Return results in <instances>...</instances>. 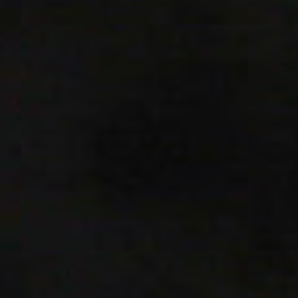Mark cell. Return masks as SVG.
I'll list each match as a JSON object with an SVG mask.
<instances>
[{"label": "cell", "instance_id": "obj_4", "mask_svg": "<svg viewBox=\"0 0 298 298\" xmlns=\"http://www.w3.org/2000/svg\"><path fill=\"white\" fill-rule=\"evenodd\" d=\"M236 69L240 75H246L247 73V67L245 63H241L240 65H238Z\"/></svg>", "mask_w": 298, "mask_h": 298}, {"label": "cell", "instance_id": "obj_1", "mask_svg": "<svg viewBox=\"0 0 298 298\" xmlns=\"http://www.w3.org/2000/svg\"><path fill=\"white\" fill-rule=\"evenodd\" d=\"M259 248L262 250H276L277 245L274 244L272 242H262V244L259 245Z\"/></svg>", "mask_w": 298, "mask_h": 298}, {"label": "cell", "instance_id": "obj_2", "mask_svg": "<svg viewBox=\"0 0 298 298\" xmlns=\"http://www.w3.org/2000/svg\"><path fill=\"white\" fill-rule=\"evenodd\" d=\"M256 232L260 234H264V233H268L272 232V227L270 226H267V225H261L258 226L256 227Z\"/></svg>", "mask_w": 298, "mask_h": 298}, {"label": "cell", "instance_id": "obj_3", "mask_svg": "<svg viewBox=\"0 0 298 298\" xmlns=\"http://www.w3.org/2000/svg\"><path fill=\"white\" fill-rule=\"evenodd\" d=\"M230 180L233 184H241L247 181V177L245 175H235L232 177Z\"/></svg>", "mask_w": 298, "mask_h": 298}]
</instances>
